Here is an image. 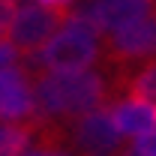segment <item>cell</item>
I'll list each match as a JSON object with an SVG mask.
<instances>
[{
  "label": "cell",
  "mask_w": 156,
  "mask_h": 156,
  "mask_svg": "<svg viewBox=\"0 0 156 156\" xmlns=\"http://www.w3.org/2000/svg\"><path fill=\"white\" fill-rule=\"evenodd\" d=\"M105 54L114 66H129L135 60L156 57V6L147 15L111 30L105 36Z\"/></svg>",
  "instance_id": "obj_3"
},
{
  "label": "cell",
  "mask_w": 156,
  "mask_h": 156,
  "mask_svg": "<svg viewBox=\"0 0 156 156\" xmlns=\"http://www.w3.org/2000/svg\"><path fill=\"white\" fill-rule=\"evenodd\" d=\"M117 84H120V90H126V93H129V99H141V102L156 105V60L144 63L138 72L120 78Z\"/></svg>",
  "instance_id": "obj_9"
},
{
  "label": "cell",
  "mask_w": 156,
  "mask_h": 156,
  "mask_svg": "<svg viewBox=\"0 0 156 156\" xmlns=\"http://www.w3.org/2000/svg\"><path fill=\"white\" fill-rule=\"evenodd\" d=\"M36 3H39V6H45V9H51V12H57V15H63V18H69L75 0H36Z\"/></svg>",
  "instance_id": "obj_13"
},
{
  "label": "cell",
  "mask_w": 156,
  "mask_h": 156,
  "mask_svg": "<svg viewBox=\"0 0 156 156\" xmlns=\"http://www.w3.org/2000/svg\"><path fill=\"white\" fill-rule=\"evenodd\" d=\"M96 39H99L96 33H90L87 27H81V24L66 18L63 27L39 48L33 63L45 66L48 72H81V69L93 66L99 57Z\"/></svg>",
  "instance_id": "obj_2"
},
{
  "label": "cell",
  "mask_w": 156,
  "mask_h": 156,
  "mask_svg": "<svg viewBox=\"0 0 156 156\" xmlns=\"http://www.w3.org/2000/svg\"><path fill=\"white\" fill-rule=\"evenodd\" d=\"M111 117H114L120 135L138 138L144 132L156 129V105L150 102H141V99H123L111 105Z\"/></svg>",
  "instance_id": "obj_7"
},
{
  "label": "cell",
  "mask_w": 156,
  "mask_h": 156,
  "mask_svg": "<svg viewBox=\"0 0 156 156\" xmlns=\"http://www.w3.org/2000/svg\"><path fill=\"white\" fill-rule=\"evenodd\" d=\"M27 156H72L69 150H63V147H48V144H33Z\"/></svg>",
  "instance_id": "obj_14"
},
{
  "label": "cell",
  "mask_w": 156,
  "mask_h": 156,
  "mask_svg": "<svg viewBox=\"0 0 156 156\" xmlns=\"http://www.w3.org/2000/svg\"><path fill=\"white\" fill-rule=\"evenodd\" d=\"M0 120L3 123L36 120V90L30 75L18 66L0 69Z\"/></svg>",
  "instance_id": "obj_5"
},
{
  "label": "cell",
  "mask_w": 156,
  "mask_h": 156,
  "mask_svg": "<svg viewBox=\"0 0 156 156\" xmlns=\"http://www.w3.org/2000/svg\"><path fill=\"white\" fill-rule=\"evenodd\" d=\"M72 138L84 153H114L120 147V129L111 117V105H99L81 114L72 129Z\"/></svg>",
  "instance_id": "obj_6"
},
{
  "label": "cell",
  "mask_w": 156,
  "mask_h": 156,
  "mask_svg": "<svg viewBox=\"0 0 156 156\" xmlns=\"http://www.w3.org/2000/svg\"><path fill=\"white\" fill-rule=\"evenodd\" d=\"M132 147H135V150H141L144 156H156V129L144 132V135H138L135 141H132Z\"/></svg>",
  "instance_id": "obj_11"
},
{
  "label": "cell",
  "mask_w": 156,
  "mask_h": 156,
  "mask_svg": "<svg viewBox=\"0 0 156 156\" xmlns=\"http://www.w3.org/2000/svg\"><path fill=\"white\" fill-rule=\"evenodd\" d=\"M15 0H0V39H6V33H9V24H12V18H15Z\"/></svg>",
  "instance_id": "obj_10"
},
{
  "label": "cell",
  "mask_w": 156,
  "mask_h": 156,
  "mask_svg": "<svg viewBox=\"0 0 156 156\" xmlns=\"http://www.w3.org/2000/svg\"><path fill=\"white\" fill-rule=\"evenodd\" d=\"M36 135V120L0 123V156H27Z\"/></svg>",
  "instance_id": "obj_8"
},
{
  "label": "cell",
  "mask_w": 156,
  "mask_h": 156,
  "mask_svg": "<svg viewBox=\"0 0 156 156\" xmlns=\"http://www.w3.org/2000/svg\"><path fill=\"white\" fill-rule=\"evenodd\" d=\"M84 156H114V153H84Z\"/></svg>",
  "instance_id": "obj_16"
},
{
  "label": "cell",
  "mask_w": 156,
  "mask_h": 156,
  "mask_svg": "<svg viewBox=\"0 0 156 156\" xmlns=\"http://www.w3.org/2000/svg\"><path fill=\"white\" fill-rule=\"evenodd\" d=\"M63 21L66 18L57 15V12H51L45 6H30L27 3V6L15 9V18L9 24L6 39L18 48L21 54H33L63 27Z\"/></svg>",
  "instance_id": "obj_4"
},
{
  "label": "cell",
  "mask_w": 156,
  "mask_h": 156,
  "mask_svg": "<svg viewBox=\"0 0 156 156\" xmlns=\"http://www.w3.org/2000/svg\"><path fill=\"white\" fill-rule=\"evenodd\" d=\"M117 156H144L141 153V150H135V147H132V144H129V147H126V150H120V153Z\"/></svg>",
  "instance_id": "obj_15"
},
{
  "label": "cell",
  "mask_w": 156,
  "mask_h": 156,
  "mask_svg": "<svg viewBox=\"0 0 156 156\" xmlns=\"http://www.w3.org/2000/svg\"><path fill=\"white\" fill-rule=\"evenodd\" d=\"M21 57V51L9 42V39H0V69L3 66H15V60Z\"/></svg>",
  "instance_id": "obj_12"
},
{
  "label": "cell",
  "mask_w": 156,
  "mask_h": 156,
  "mask_svg": "<svg viewBox=\"0 0 156 156\" xmlns=\"http://www.w3.org/2000/svg\"><path fill=\"white\" fill-rule=\"evenodd\" d=\"M36 90V117L69 120L99 108L108 99V84L99 72H33Z\"/></svg>",
  "instance_id": "obj_1"
}]
</instances>
